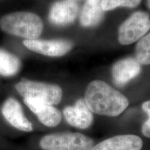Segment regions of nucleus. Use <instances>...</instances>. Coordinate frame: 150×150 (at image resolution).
Listing matches in <instances>:
<instances>
[{
  "mask_svg": "<svg viewBox=\"0 0 150 150\" xmlns=\"http://www.w3.org/2000/svg\"><path fill=\"white\" fill-rule=\"evenodd\" d=\"M24 102L45 126L54 127L61 122V112L53 105L32 98H24Z\"/></svg>",
  "mask_w": 150,
  "mask_h": 150,
  "instance_id": "7",
  "label": "nucleus"
},
{
  "mask_svg": "<svg viewBox=\"0 0 150 150\" xmlns=\"http://www.w3.org/2000/svg\"><path fill=\"white\" fill-rule=\"evenodd\" d=\"M143 142L139 136L123 134L111 137L94 145L91 150H141Z\"/></svg>",
  "mask_w": 150,
  "mask_h": 150,
  "instance_id": "12",
  "label": "nucleus"
},
{
  "mask_svg": "<svg viewBox=\"0 0 150 150\" xmlns=\"http://www.w3.org/2000/svg\"><path fill=\"white\" fill-rule=\"evenodd\" d=\"M0 29L15 36L24 38L26 40H34L42 33L43 22L36 14L18 11L1 17Z\"/></svg>",
  "mask_w": 150,
  "mask_h": 150,
  "instance_id": "2",
  "label": "nucleus"
},
{
  "mask_svg": "<svg viewBox=\"0 0 150 150\" xmlns=\"http://www.w3.org/2000/svg\"><path fill=\"white\" fill-rule=\"evenodd\" d=\"M79 6L76 1L61 0L54 2L49 12V20L56 26H66L76 20Z\"/></svg>",
  "mask_w": 150,
  "mask_h": 150,
  "instance_id": "8",
  "label": "nucleus"
},
{
  "mask_svg": "<svg viewBox=\"0 0 150 150\" xmlns=\"http://www.w3.org/2000/svg\"><path fill=\"white\" fill-rule=\"evenodd\" d=\"M142 0H102V8L104 11L114 10L117 7L136 8Z\"/></svg>",
  "mask_w": 150,
  "mask_h": 150,
  "instance_id": "16",
  "label": "nucleus"
},
{
  "mask_svg": "<svg viewBox=\"0 0 150 150\" xmlns=\"http://www.w3.org/2000/svg\"><path fill=\"white\" fill-rule=\"evenodd\" d=\"M20 67L21 62L16 56L0 49V75L13 76L20 71Z\"/></svg>",
  "mask_w": 150,
  "mask_h": 150,
  "instance_id": "14",
  "label": "nucleus"
},
{
  "mask_svg": "<svg viewBox=\"0 0 150 150\" xmlns=\"http://www.w3.org/2000/svg\"><path fill=\"white\" fill-rule=\"evenodd\" d=\"M18 93L24 98H32L50 105L59 104L63 91L56 84L24 79L16 85Z\"/></svg>",
  "mask_w": 150,
  "mask_h": 150,
  "instance_id": "4",
  "label": "nucleus"
},
{
  "mask_svg": "<svg viewBox=\"0 0 150 150\" xmlns=\"http://www.w3.org/2000/svg\"><path fill=\"white\" fill-rule=\"evenodd\" d=\"M63 115L71 126L81 129L91 127L93 122V112L89 109L83 99H78L74 106L63 109Z\"/></svg>",
  "mask_w": 150,
  "mask_h": 150,
  "instance_id": "10",
  "label": "nucleus"
},
{
  "mask_svg": "<svg viewBox=\"0 0 150 150\" xmlns=\"http://www.w3.org/2000/svg\"><path fill=\"white\" fill-rule=\"evenodd\" d=\"M135 54L136 59L140 65H150V32L137 43Z\"/></svg>",
  "mask_w": 150,
  "mask_h": 150,
  "instance_id": "15",
  "label": "nucleus"
},
{
  "mask_svg": "<svg viewBox=\"0 0 150 150\" xmlns=\"http://www.w3.org/2000/svg\"><path fill=\"white\" fill-rule=\"evenodd\" d=\"M23 44L31 51L52 57L64 56L73 47V43L65 39L24 40Z\"/></svg>",
  "mask_w": 150,
  "mask_h": 150,
  "instance_id": "6",
  "label": "nucleus"
},
{
  "mask_svg": "<svg viewBox=\"0 0 150 150\" xmlns=\"http://www.w3.org/2000/svg\"><path fill=\"white\" fill-rule=\"evenodd\" d=\"M141 72V66L134 58H125L114 64L112 77L117 86H123L138 76Z\"/></svg>",
  "mask_w": 150,
  "mask_h": 150,
  "instance_id": "11",
  "label": "nucleus"
},
{
  "mask_svg": "<svg viewBox=\"0 0 150 150\" xmlns=\"http://www.w3.org/2000/svg\"><path fill=\"white\" fill-rule=\"evenodd\" d=\"M147 5L148 8L150 9V0H147Z\"/></svg>",
  "mask_w": 150,
  "mask_h": 150,
  "instance_id": "18",
  "label": "nucleus"
},
{
  "mask_svg": "<svg viewBox=\"0 0 150 150\" xmlns=\"http://www.w3.org/2000/svg\"><path fill=\"white\" fill-rule=\"evenodd\" d=\"M68 1H78V0H68Z\"/></svg>",
  "mask_w": 150,
  "mask_h": 150,
  "instance_id": "19",
  "label": "nucleus"
},
{
  "mask_svg": "<svg viewBox=\"0 0 150 150\" xmlns=\"http://www.w3.org/2000/svg\"><path fill=\"white\" fill-rule=\"evenodd\" d=\"M150 29V16L145 11H136L122 22L118 30V40L127 45L140 40Z\"/></svg>",
  "mask_w": 150,
  "mask_h": 150,
  "instance_id": "5",
  "label": "nucleus"
},
{
  "mask_svg": "<svg viewBox=\"0 0 150 150\" xmlns=\"http://www.w3.org/2000/svg\"><path fill=\"white\" fill-rule=\"evenodd\" d=\"M94 141L78 132H59L48 134L40 140L43 150H91Z\"/></svg>",
  "mask_w": 150,
  "mask_h": 150,
  "instance_id": "3",
  "label": "nucleus"
},
{
  "mask_svg": "<svg viewBox=\"0 0 150 150\" xmlns=\"http://www.w3.org/2000/svg\"><path fill=\"white\" fill-rule=\"evenodd\" d=\"M0 1H1V0H0Z\"/></svg>",
  "mask_w": 150,
  "mask_h": 150,
  "instance_id": "20",
  "label": "nucleus"
},
{
  "mask_svg": "<svg viewBox=\"0 0 150 150\" xmlns=\"http://www.w3.org/2000/svg\"><path fill=\"white\" fill-rule=\"evenodd\" d=\"M84 101L93 112L108 117L120 115L129 104L123 94L101 80L93 81L88 85Z\"/></svg>",
  "mask_w": 150,
  "mask_h": 150,
  "instance_id": "1",
  "label": "nucleus"
},
{
  "mask_svg": "<svg viewBox=\"0 0 150 150\" xmlns=\"http://www.w3.org/2000/svg\"><path fill=\"white\" fill-rule=\"evenodd\" d=\"M1 112L6 120L16 129L26 132L33 130L32 124L24 115L20 103L15 98L10 97L5 101Z\"/></svg>",
  "mask_w": 150,
  "mask_h": 150,
  "instance_id": "9",
  "label": "nucleus"
},
{
  "mask_svg": "<svg viewBox=\"0 0 150 150\" xmlns=\"http://www.w3.org/2000/svg\"><path fill=\"white\" fill-rule=\"evenodd\" d=\"M142 110L147 114L149 118L143 123L142 126V133L147 138H150V100L144 102L142 105Z\"/></svg>",
  "mask_w": 150,
  "mask_h": 150,
  "instance_id": "17",
  "label": "nucleus"
},
{
  "mask_svg": "<svg viewBox=\"0 0 150 150\" xmlns=\"http://www.w3.org/2000/svg\"><path fill=\"white\" fill-rule=\"evenodd\" d=\"M102 0H86L80 15V23L83 27L98 25L104 17L102 8Z\"/></svg>",
  "mask_w": 150,
  "mask_h": 150,
  "instance_id": "13",
  "label": "nucleus"
}]
</instances>
